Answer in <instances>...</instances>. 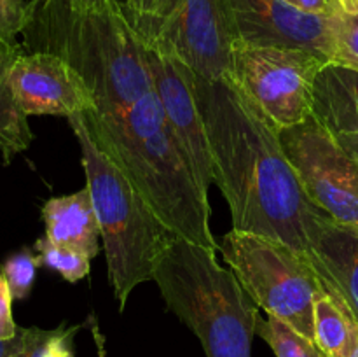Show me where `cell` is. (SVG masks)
Returning a JSON list of instances; mask_svg holds the SVG:
<instances>
[{"instance_id": "6da1fadb", "label": "cell", "mask_w": 358, "mask_h": 357, "mask_svg": "<svg viewBox=\"0 0 358 357\" xmlns=\"http://www.w3.org/2000/svg\"><path fill=\"white\" fill-rule=\"evenodd\" d=\"M194 88L215 186L229 205L233 230L275 238L308 255L306 226L322 210L304 195L280 130L229 77L196 76Z\"/></svg>"}, {"instance_id": "7a4b0ae2", "label": "cell", "mask_w": 358, "mask_h": 357, "mask_svg": "<svg viewBox=\"0 0 358 357\" xmlns=\"http://www.w3.org/2000/svg\"><path fill=\"white\" fill-rule=\"evenodd\" d=\"M79 115L91 140L128 175L178 238L219 251L210 227L208 195L199 188L154 91L126 108Z\"/></svg>"}, {"instance_id": "3957f363", "label": "cell", "mask_w": 358, "mask_h": 357, "mask_svg": "<svg viewBox=\"0 0 358 357\" xmlns=\"http://www.w3.org/2000/svg\"><path fill=\"white\" fill-rule=\"evenodd\" d=\"M23 52H51L86 83L93 111L126 108L154 91L147 44L121 0L70 9L51 0H30Z\"/></svg>"}, {"instance_id": "277c9868", "label": "cell", "mask_w": 358, "mask_h": 357, "mask_svg": "<svg viewBox=\"0 0 358 357\" xmlns=\"http://www.w3.org/2000/svg\"><path fill=\"white\" fill-rule=\"evenodd\" d=\"M69 122L80 147L108 279L122 310L129 294L140 284L152 280L161 258L178 237L159 219L128 175L91 140L80 115H70Z\"/></svg>"}, {"instance_id": "5b68a950", "label": "cell", "mask_w": 358, "mask_h": 357, "mask_svg": "<svg viewBox=\"0 0 358 357\" xmlns=\"http://www.w3.org/2000/svg\"><path fill=\"white\" fill-rule=\"evenodd\" d=\"M215 254L178 238L152 280L166 307L198 336L205 357H250L259 307Z\"/></svg>"}, {"instance_id": "8992f818", "label": "cell", "mask_w": 358, "mask_h": 357, "mask_svg": "<svg viewBox=\"0 0 358 357\" xmlns=\"http://www.w3.org/2000/svg\"><path fill=\"white\" fill-rule=\"evenodd\" d=\"M224 261L259 308L315 342V301L325 290L310 255L283 241L231 230L219 244Z\"/></svg>"}, {"instance_id": "52a82bcc", "label": "cell", "mask_w": 358, "mask_h": 357, "mask_svg": "<svg viewBox=\"0 0 358 357\" xmlns=\"http://www.w3.org/2000/svg\"><path fill=\"white\" fill-rule=\"evenodd\" d=\"M327 63L304 49L233 44L229 79L276 128L285 130L311 115L315 80Z\"/></svg>"}, {"instance_id": "ba28073f", "label": "cell", "mask_w": 358, "mask_h": 357, "mask_svg": "<svg viewBox=\"0 0 358 357\" xmlns=\"http://www.w3.org/2000/svg\"><path fill=\"white\" fill-rule=\"evenodd\" d=\"M280 144L308 200L336 223L358 227V161L338 136L310 115L280 130Z\"/></svg>"}, {"instance_id": "9c48e42d", "label": "cell", "mask_w": 358, "mask_h": 357, "mask_svg": "<svg viewBox=\"0 0 358 357\" xmlns=\"http://www.w3.org/2000/svg\"><path fill=\"white\" fill-rule=\"evenodd\" d=\"M142 37L180 59L201 79L231 76L233 35L222 0H168Z\"/></svg>"}, {"instance_id": "30bf717a", "label": "cell", "mask_w": 358, "mask_h": 357, "mask_svg": "<svg viewBox=\"0 0 358 357\" xmlns=\"http://www.w3.org/2000/svg\"><path fill=\"white\" fill-rule=\"evenodd\" d=\"M233 44L304 49L332 62L339 13L310 14L285 0H222Z\"/></svg>"}, {"instance_id": "8fae6325", "label": "cell", "mask_w": 358, "mask_h": 357, "mask_svg": "<svg viewBox=\"0 0 358 357\" xmlns=\"http://www.w3.org/2000/svg\"><path fill=\"white\" fill-rule=\"evenodd\" d=\"M145 44L154 93L191 164L199 188L208 195V189L215 184V177L205 122L196 100V74L175 56L154 48L149 42Z\"/></svg>"}, {"instance_id": "7c38bea8", "label": "cell", "mask_w": 358, "mask_h": 357, "mask_svg": "<svg viewBox=\"0 0 358 357\" xmlns=\"http://www.w3.org/2000/svg\"><path fill=\"white\" fill-rule=\"evenodd\" d=\"M9 83L27 115L70 118L94 108V98L83 77L51 52H21L10 66Z\"/></svg>"}, {"instance_id": "4fadbf2b", "label": "cell", "mask_w": 358, "mask_h": 357, "mask_svg": "<svg viewBox=\"0 0 358 357\" xmlns=\"http://www.w3.org/2000/svg\"><path fill=\"white\" fill-rule=\"evenodd\" d=\"M306 238L308 255L324 286L348 303L358 321V227L318 212L308 223Z\"/></svg>"}, {"instance_id": "5bb4252c", "label": "cell", "mask_w": 358, "mask_h": 357, "mask_svg": "<svg viewBox=\"0 0 358 357\" xmlns=\"http://www.w3.org/2000/svg\"><path fill=\"white\" fill-rule=\"evenodd\" d=\"M45 238L59 247L83 252L91 259L100 252L101 231L90 189L56 196L42 206Z\"/></svg>"}, {"instance_id": "9a60e30c", "label": "cell", "mask_w": 358, "mask_h": 357, "mask_svg": "<svg viewBox=\"0 0 358 357\" xmlns=\"http://www.w3.org/2000/svg\"><path fill=\"white\" fill-rule=\"evenodd\" d=\"M311 115L334 135H357L358 70L327 63L315 80Z\"/></svg>"}, {"instance_id": "2e32d148", "label": "cell", "mask_w": 358, "mask_h": 357, "mask_svg": "<svg viewBox=\"0 0 358 357\" xmlns=\"http://www.w3.org/2000/svg\"><path fill=\"white\" fill-rule=\"evenodd\" d=\"M315 343L325 357H350L357 343L358 321L336 290L325 287L313 308Z\"/></svg>"}, {"instance_id": "e0dca14e", "label": "cell", "mask_w": 358, "mask_h": 357, "mask_svg": "<svg viewBox=\"0 0 358 357\" xmlns=\"http://www.w3.org/2000/svg\"><path fill=\"white\" fill-rule=\"evenodd\" d=\"M21 52L20 42L0 41V153L6 163L27 150L34 140L28 115L17 105L9 83L10 66Z\"/></svg>"}, {"instance_id": "ac0fdd59", "label": "cell", "mask_w": 358, "mask_h": 357, "mask_svg": "<svg viewBox=\"0 0 358 357\" xmlns=\"http://www.w3.org/2000/svg\"><path fill=\"white\" fill-rule=\"evenodd\" d=\"M257 336L271 346L276 357H325L313 340L271 315L259 318Z\"/></svg>"}, {"instance_id": "d6986e66", "label": "cell", "mask_w": 358, "mask_h": 357, "mask_svg": "<svg viewBox=\"0 0 358 357\" xmlns=\"http://www.w3.org/2000/svg\"><path fill=\"white\" fill-rule=\"evenodd\" d=\"M79 329L65 324L56 329L23 328V342L13 357H76L73 338Z\"/></svg>"}, {"instance_id": "ffe728a7", "label": "cell", "mask_w": 358, "mask_h": 357, "mask_svg": "<svg viewBox=\"0 0 358 357\" xmlns=\"http://www.w3.org/2000/svg\"><path fill=\"white\" fill-rule=\"evenodd\" d=\"M34 251L37 254L41 266H48V268L58 272L66 282H79L90 273V255L72 251V248L59 247V245L49 241L45 237L38 238L35 241Z\"/></svg>"}, {"instance_id": "44dd1931", "label": "cell", "mask_w": 358, "mask_h": 357, "mask_svg": "<svg viewBox=\"0 0 358 357\" xmlns=\"http://www.w3.org/2000/svg\"><path fill=\"white\" fill-rule=\"evenodd\" d=\"M38 266L41 262H38L37 254H34L30 248H23L7 258L0 272L9 284L13 300H24L30 294Z\"/></svg>"}, {"instance_id": "7402d4cb", "label": "cell", "mask_w": 358, "mask_h": 357, "mask_svg": "<svg viewBox=\"0 0 358 357\" xmlns=\"http://www.w3.org/2000/svg\"><path fill=\"white\" fill-rule=\"evenodd\" d=\"M331 63L358 70V14L339 13L336 48Z\"/></svg>"}, {"instance_id": "603a6c76", "label": "cell", "mask_w": 358, "mask_h": 357, "mask_svg": "<svg viewBox=\"0 0 358 357\" xmlns=\"http://www.w3.org/2000/svg\"><path fill=\"white\" fill-rule=\"evenodd\" d=\"M27 0H0V41L17 42L27 23Z\"/></svg>"}, {"instance_id": "cb8c5ba5", "label": "cell", "mask_w": 358, "mask_h": 357, "mask_svg": "<svg viewBox=\"0 0 358 357\" xmlns=\"http://www.w3.org/2000/svg\"><path fill=\"white\" fill-rule=\"evenodd\" d=\"M168 0H122L129 20L140 34H145L147 28L161 16Z\"/></svg>"}, {"instance_id": "d4e9b609", "label": "cell", "mask_w": 358, "mask_h": 357, "mask_svg": "<svg viewBox=\"0 0 358 357\" xmlns=\"http://www.w3.org/2000/svg\"><path fill=\"white\" fill-rule=\"evenodd\" d=\"M17 326L13 318V294L6 276L0 272V338L10 340L17 335Z\"/></svg>"}, {"instance_id": "484cf974", "label": "cell", "mask_w": 358, "mask_h": 357, "mask_svg": "<svg viewBox=\"0 0 358 357\" xmlns=\"http://www.w3.org/2000/svg\"><path fill=\"white\" fill-rule=\"evenodd\" d=\"M296 9L304 10L310 14H334L339 13L334 0H285Z\"/></svg>"}, {"instance_id": "4316f807", "label": "cell", "mask_w": 358, "mask_h": 357, "mask_svg": "<svg viewBox=\"0 0 358 357\" xmlns=\"http://www.w3.org/2000/svg\"><path fill=\"white\" fill-rule=\"evenodd\" d=\"M23 342V328L17 329V335L10 340L0 338V357H13L20 350Z\"/></svg>"}, {"instance_id": "83f0119b", "label": "cell", "mask_w": 358, "mask_h": 357, "mask_svg": "<svg viewBox=\"0 0 358 357\" xmlns=\"http://www.w3.org/2000/svg\"><path fill=\"white\" fill-rule=\"evenodd\" d=\"M51 2L63 4V6L70 7V9H87V7L101 6V4H105L107 0H51Z\"/></svg>"}, {"instance_id": "f1b7e54d", "label": "cell", "mask_w": 358, "mask_h": 357, "mask_svg": "<svg viewBox=\"0 0 358 357\" xmlns=\"http://www.w3.org/2000/svg\"><path fill=\"white\" fill-rule=\"evenodd\" d=\"M339 139V142L345 146L346 150L353 154V158L358 161V133L357 135H336Z\"/></svg>"}, {"instance_id": "f546056e", "label": "cell", "mask_w": 358, "mask_h": 357, "mask_svg": "<svg viewBox=\"0 0 358 357\" xmlns=\"http://www.w3.org/2000/svg\"><path fill=\"white\" fill-rule=\"evenodd\" d=\"M336 7L345 14H358V0H334Z\"/></svg>"}, {"instance_id": "4dcf8cb0", "label": "cell", "mask_w": 358, "mask_h": 357, "mask_svg": "<svg viewBox=\"0 0 358 357\" xmlns=\"http://www.w3.org/2000/svg\"><path fill=\"white\" fill-rule=\"evenodd\" d=\"M350 357H358V332H357V343H355V349H353L352 356Z\"/></svg>"}]
</instances>
